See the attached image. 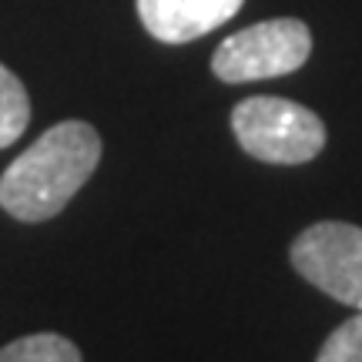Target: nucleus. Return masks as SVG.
<instances>
[{
  "mask_svg": "<svg viewBox=\"0 0 362 362\" xmlns=\"http://www.w3.org/2000/svg\"><path fill=\"white\" fill-rule=\"evenodd\" d=\"M101 161V138L84 121H61L0 175V208L17 221H47L84 188Z\"/></svg>",
  "mask_w": 362,
  "mask_h": 362,
  "instance_id": "nucleus-1",
  "label": "nucleus"
},
{
  "mask_svg": "<svg viewBox=\"0 0 362 362\" xmlns=\"http://www.w3.org/2000/svg\"><path fill=\"white\" fill-rule=\"evenodd\" d=\"M292 265L315 288L362 312V228L319 221L292 242Z\"/></svg>",
  "mask_w": 362,
  "mask_h": 362,
  "instance_id": "nucleus-4",
  "label": "nucleus"
},
{
  "mask_svg": "<svg viewBox=\"0 0 362 362\" xmlns=\"http://www.w3.org/2000/svg\"><path fill=\"white\" fill-rule=\"evenodd\" d=\"M315 362H362V312H356L349 322H342L325 339Z\"/></svg>",
  "mask_w": 362,
  "mask_h": 362,
  "instance_id": "nucleus-8",
  "label": "nucleus"
},
{
  "mask_svg": "<svg viewBox=\"0 0 362 362\" xmlns=\"http://www.w3.org/2000/svg\"><path fill=\"white\" fill-rule=\"evenodd\" d=\"M312 34L296 17H275L255 27H245L218 44L211 57V71L225 84H245V81L285 78L309 61Z\"/></svg>",
  "mask_w": 362,
  "mask_h": 362,
  "instance_id": "nucleus-3",
  "label": "nucleus"
},
{
  "mask_svg": "<svg viewBox=\"0 0 362 362\" xmlns=\"http://www.w3.org/2000/svg\"><path fill=\"white\" fill-rule=\"evenodd\" d=\"M30 124V101L24 84L0 64V148H11Z\"/></svg>",
  "mask_w": 362,
  "mask_h": 362,
  "instance_id": "nucleus-7",
  "label": "nucleus"
},
{
  "mask_svg": "<svg viewBox=\"0 0 362 362\" xmlns=\"http://www.w3.org/2000/svg\"><path fill=\"white\" fill-rule=\"evenodd\" d=\"M0 362H81L78 346L54 332L13 339L11 346L0 349Z\"/></svg>",
  "mask_w": 362,
  "mask_h": 362,
  "instance_id": "nucleus-6",
  "label": "nucleus"
},
{
  "mask_svg": "<svg viewBox=\"0 0 362 362\" xmlns=\"http://www.w3.org/2000/svg\"><path fill=\"white\" fill-rule=\"evenodd\" d=\"M232 131L252 158L269 165H302L322 151L319 115L285 98H248L232 111Z\"/></svg>",
  "mask_w": 362,
  "mask_h": 362,
  "instance_id": "nucleus-2",
  "label": "nucleus"
},
{
  "mask_svg": "<svg viewBox=\"0 0 362 362\" xmlns=\"http://www.w3.org/2000/svg\"><path fill=\"white\" fill-rule=\"evenodd\" d=\"M245 0H138L144 30L161 44H188L232 21Z\"/></svg>",
  "mask_w": 362,
  "mask_h": 362,
  "instance_id": "nucleus-5",
  "label": "nucleus"
}]
</instances>
